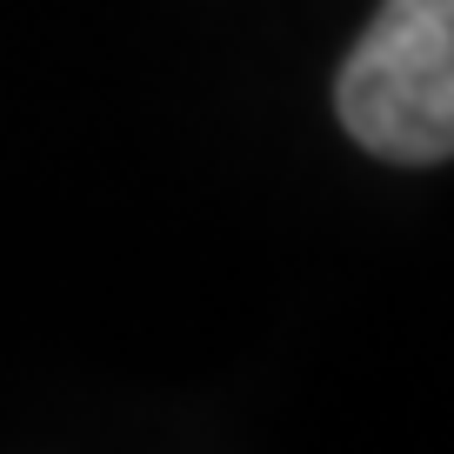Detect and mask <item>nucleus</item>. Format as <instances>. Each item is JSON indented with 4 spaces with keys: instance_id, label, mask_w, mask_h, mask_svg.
<instances>
[{
    "instance_id": "1",
    "label": "nucleus",
    "mask_w": 454,
    "mask_h": 454,
    "mask_svg": "<svg viewBox=\"0 0 454 454\" xmlns=\"http://www.w3.org/2000/svg\"><path fill=\"white\" fill-rule=\"evenodd\" d=\"M334 107L381 160H454V0H381L334 81Z\"/></svg>"
}]
</instances>
